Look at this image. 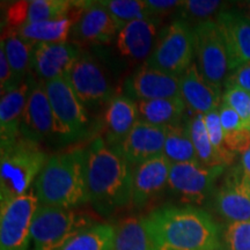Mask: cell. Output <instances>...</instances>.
Segmentation results:
<instances>
[{"label": "cell", "instance_id": "4fadbf2b", "mask_svg": "<svg viewBox=\"0 0 250 250\" xmlns=\"http://www.w3.org/2000/svg\"><path fill=\"white\" fill-rule=\"evenodd\" d=\"M127 96L137 101L180 98V78L144 64L125 83Z\"/></svg>", "mask_w": 250, "mask_h": 250}, {"label": "cell", "instance_id": "7c38bea8", "mask_svg": "<svg viewBox=\"0 0 250 250\" xmlns=\"http://www.w3.org/2000/svg\"><path fill=\"white\" fill-rule=\"evenodd\" d=\"M55 131V118L45 89V81L31 79V86L24 109L21 134L40 143Z\"/></svg>", "mask_w": 250, "mask_h": 250}, {"label": "cell", "instance_id": "5b68a950", "mask_svg": "<svg viewBox=\"0 0 250 250\" xmlns=\"http://www.w3.org/2000/svg\"><path fill=\"white\" fill-rule=\"evenodd\" d=\"M92 225L88 215L72 208L39 204L30 232L34 250H62L72 237Z\"/></svg>", "mask_w": 250, "mask_h": 250}, {"label": "cell", "instance_id": "6da1fadb", "mask_svg": "<svg viewBox=\"0 0 250 250\" xmlns=\"http://www.w3.org/2000/svg\"><path fill=\"white\" fill-rule=\"evenodd\" d=\"M133 167L120 147L98 137L85 148V177L88 202L103 214L132 203Z\"/></svg>", "mask_w": 250, "mask_h": 250}, {"label": "cell", "instance_id": "f546056e", "mask_svg": "<svg viewBox=\"0 0 250 250\" xmlns=\"http://www.w3.org/2000/svg\"><path fill=\"white\" fill-rule=\"evenodd\" d=\"M164 155L171 165L198 161L187 125L167 127Z\"/></svg>", "mask_w": 250, "mask_h": 250}, {"label": "cell", "instance_id": "8fae6325", "mask_svg": "<svg viewBox=\"0 0 250 250\" xmlns=\"http://www.w3.org/2000/svg\"><path fill=\"white\" fill-rule=\"evenodd\" d=\"M66 80L83 105L95 107L112 99L107 73L96 59L85 52H80Z\"/></svg>", "mask_w": 250, "mask_h": 250}, {"label": "cell", "instance_id": "ee69618b", "mask_svg": "<svg viewBox=\"0 0 250 250\" xmlns=\"http://www.w3.org/2000/svg\"><path fill=\"white\" fill-rule=\"evenodd\" d=\"M249 130H250V126H249Z\"/></svg>", "mask_w": 250, "mask_h": 250}, {"label": "cell", "instance_id": "9c48e42d", "mask_svg": "<svg viewBox=\"0 0 250 250\" xmlns=\"http://www.w3.org/2000/svg\"><path fill=\"white\" fill-rule=\"evenodd\" d=\"M45 89L55 118V131L68 140L86 132L88 118L85 105L65 78L45 81Z\"/></svg>", "mask_w": 250, "mask_h": 250}, {"label": "cell", "instance_id": "44dd1931", "mask_svg": "<svg viewBox=\"0 0 250 250\" xmlns=\"http://www.w3.org/2000/svg\"><path fill=\"white\" fill-rule=\"evenodd\" d=\"M158 22V19H143L122 28L116 37V45L121 55L134 61H147L159 39Z\"/></svg>", "mask_w": 250, "mask_h": 250}, {"label": "cell", "instance_id": "7402d4cb", "mask_svg": "<svg viewBox=\"0 0 250 250\" xmlns=\"http://www.w3.org/2000/svg\"><path fill=\"white\" fill-rule=\"evenodd\" d=\"M138 121V104L133 99L127 95L112 96L104 114L105 143L118 147Z\"/></svg>", "mask_w": 250, "mask_h": 250}, {"label": "cell", "instance_id": "1f68e13d", "mask_svg": "<svg viewBox=\"0 0 250 250\" xmlns=\"http://www.w3.org/2000/svg\"><path fill=\"white\" fill-rule=\"evenodd\" d=\"M101 4L122 29L127 23L143 19H155L143 0H103Z\"/></svg>", "mask_w": 250, "mask_h": 250}, {"label": "cell", "instance_id": "83f0119b", "mask_svg": "<svg viewBox=\"0 0 250 250\" xmlns=\"http://www.w3.org/2000/svg\"><path fill=\"white\" fill-rule=\"evenodd\" d=\"M62 250H115V227L94 224L72 237Z\"/></svg>", "mask_w": 250, "mask_h": 250}, {"label": "cell", "instance_id": "e0dca14e", "mask_svg": "<svg viewBox=\"0 0 250 250\" xmlns=\"http://www.w3.org/2000/svg\"><path fill=\"white\" fill-rule=\"evenodd\" d=\"M166 134L167 127L156 126L139 120L118 147L129 164L134 167L164 154Z\"/></svg>", "mask_w": 250, "mask_h": 250}, {"label": "cell", "instance_id": "d590c367", "mask_svg": "<svg viewBox=\"0 0 250 250\" xmlns=\"http://www.w3.org/2000/svg\"><path fill=\"white\" fill-rule=\"evenodd\" d=\"M221 102L235 110L242 118L243 123L250 126V94L240 88H226L221 98Z\"/></svg>", "mask_w": 250, "mask_h": 250}, {"label": "cell", "instance_id": "52a82bcc", "mask_svg": "<svg viewBox=\"0 0 250 250\" xmlns=\"http://www.w3.org/2000/svg\"><path fill=\"white\" fill-rule=\"evenodd\" d=\"M196 64L206 81L221 88L232 72L230 59L220 28L215 20L193 27Z\"/></svg>", "mask_w": 250, "mask_h": 250}, {"label": "cell", "instance_id": "7bdbcfd3", "mask_svg": "<svg viewBox=\"0 0 250 250\" xmlns=\"http://www.w3.org/2000/svg\"><path fill=\"white\" fill-rule=\"evenodd\" d=\"M240 12H241V13L245 15L247 19H249L250 20V1H247L246 4L243 5V9Z\"/></svg>", "mask_w": 250, "mask_h": 250}, {"label": "cell", "instance_id": "ac0fdd59", "mask_svg": "<svg viewBox=\"0 0 250 250\" xmlns=\"http://www.w3.org/2000/svg\"><path fill=\"white\" fill-rule=\"evenodd\" d=\"M171 162L164 154L134 166L132 171V204L144 206L168 186Z\"/></svg>", "mask_w": 250, "mask_h": 250}, {"label": "cell", "instance_id": "cb8c5ba5", "mask_svg": "<svg viewBox=\"0 0 250 250\" xmlns=\"http://www.w3.org/2000/svg\"><path fill=\"white\" fill-rule=\"evenodd\" d=\"M83 7H81V11H83ZM81 11L77 15L70 13L68 17L57 19V20L22 24L18 28L17 31L20 37L33 43L34 45L42 44V43H65L70 33H72V28Z\"/></svg>", "mask_w": 250, "mask_h": 250}, {"label": "cell", "instance_id": "8d00e7d4", "mask_svg": "<svg viewBox=\"0 0 250 250\" xmlns=\"http://www.w3.org/2000/svg\"><path fill=\"white\" fill-rule=\"evenodd\" d=\"M224 144L233 154H245L250 149V130L248 127L224 133Z\"/></svg>", "mask_w": 250, "mask_h": 250}, {"label": "cell", "instance_id": "4dcf8cb0", "mask_svg": "<svg viewBox=\"0 0 250 250\" xmlns=\"http://www.w3.org/2000/svg\"><path fill=\"white\" fill-rule=\"evenodd\" d=\"M73 1L67 0H33L24 1L23 24L57 20L70 15Z\"/></svg>", "mask_w": 250, "mask_h": 250}, {"label": "cell", "instance_id": "60d3db41", "mask_svg": "<svg viewBox=\"0 0 250 250\" xmlns=\"http://www.w3.org/2000/svg\"><path fill=\"white\" fill-rule=\"evenodd\" d=\"M145 1L149 12L155 19L158 15L170 13L174 9L180 8L183 4V1L180 0H145Z\"/></svg>", "mask_w": 250, "mask_h": 250}, {"label": "cell", "instance_id": "d4e9b609", "mask_svg": "<svg viewBox=\"0 0 250 250\" xmlns=\"http://www.w3.org/2000/svg\"><path fill=\"white\" fill-rule=\"evenodd\" d=\"M137 104H138L140 121L161 127L182 125L181 122L187 108L181 96L152 100V101H139L137 102Z\"/></svg>", "mask_w": 250, "mask_h": 250}, {"label": "cell", "instance_id": "277c9868", "mask_svg": "<svg viewBox=\"0 0 250 250\" xmlns=\"http://www.w3.org/2000/svg\"><path fill=\"white\" fill-rule=\"evenodd\" d=\"M46 160L48 159L40 144L22 134L12 142L1 144L0 204L27 193Z\"/></svg>", "mask_w": 250, "mask_h": 250}, {"label": "cell", "instance_id": "ffe728a7", "mask_svg": "<svg viewBox=\"0 0 250 250\" xmlns=\"http://www.w3.org/2000/svg\"><path fill=\"white\" fill-rule=\"evenodd\" d=\"M220 28L228 54L232 71L250 62V20L240 11L225 9L215 17Z\"/></svg>", "mask_w": 250, "mask_h": 250}, {"label": "cell", "instance_id": "7a4b0ae2", "mask_svg": "<svg viewBox=\"0 0 250 250\" xmlns=\"http://www.w3.org/2000/svg\"><path fill=\"white\" fill-rule=\"evenodd\" d=\"M156 250H218L221 230L208 212L193 206H164L145 217Z\"/></svg>", "mask_w": 250, "mask_h": 250}, {"label": "cell", "instance_id": "f1b7e54d", "mask_svg": "<svg viewBox=\"0 0 250 250\" xmlns=\"http://www.w3.org/2000/svg\"><path fill=\"white\" fill-rule=\"evenodd\" d=\"M186 125L188 131H189L190 138L192 140L198 161L202 162L203 165L208 166V167L226 168L220 154L213 147L210 138H208L204 123V116L203 115H193V117L190 118Z\"/></svg>", "mask_w": 250, "mask_h": 250}, {"label": "cell", "instance_id": "d6986e66", "mask_svg": "<svg viewBox=\"0 0 250 250\" xmlns=\"http://www.w3.org/2000/svg\"><path fill=\"white\" fill-rule=\"evenodd\" d=\"M180 93L186 107L193 115H204L220 107V88L204 79L193 62L180 77Z\"/></svg>", "mask_w": 250, "mask_h": 250}, {"label": "cell", "instance_id": "5bb4252c", "mask_svg": "<svg viewBox=\"0 0 250 250\" xmlns=\"http://www.w3.org/2000/svg\"><path fill=\"white\" fill-rule=\"evenodd\" d=\"M121 28L101 1L85 2L72 28L74 39L88 44H107L117 37Z\"/></svg>", "mask_w": 250, "mask_h": 250}, {"label": "cell", "instance_id": "836d02e7", "mask_svg": "<svg viewBox=\"0 0 250 250\" xmlns=\"http://www.w3.org/2000/svg\"><path fill=\"white\" fill-rule=\"evenodd\" d=\"M204 123L208 138H210L213 147L220 154L225 166L227 167V166L232 165L234 159H235V154H233L229 149H227L224 144V132L220 116H219V109L204 115Z\"/></svg>", "mask_w": 250, "mask_h": 250}, {"label": "cell", "instance_id": "603a6c76", "mask_svg": "<svg viewBox=\"0 0 250 250\" xmlns=\"http://www.w3.org/2000/svg\"><path fill=\"white\" fill-rule=\"evenodd\" d=\"M31 86V78H28L18 88L1 95L0 101V138L1 144L17 139L21 134V124L28 95Z\"/></svg>", "mask_w": 250, "mask_h": 250}, {"label": "cell", "instance_id": "f35d334b", "mask_svg": "<svg viewBox=\"0 0 250 250\" xmlns=\"http://www.w3.org/2000/svg\"><path fill=\"white\" fill-rule=\"evenodd\" d=\"M0 87H1V95L19 87L14 80L13 72L9 66L2 43H0Z\"/></svg>", "mask_w": 250, "mask_h": 250}, {"label": "cell", "instance_id": "74e56055", "mask_svg": "<svg viewBox=\"0 0 250 250\" xmlns=\"http://www.w3.org/2000/svg\"><path fill=\"white\" fill-rule=\"evenodd\" d=\"M224 86L225 88H240L250 94V62L230 72Z\"/></svg>", "mask_w": 250, "mask_h": 250}, {"label": "cell", "instance_id": "9a60e30c", "mask_svg": "<svg viewBox=\"0 0 250 250\" xmlns=\"http://www.w3.org/2000/svg\"><path fill=\"white\" fill-rule=\"evenodd\" d=\"M79 55V49L67 42L37 44L34 49L31 70L43 81L66 79Z\"/></svg>", "mask_w": 250, "mask_h": 250}, {"label": "cell", "instance_id": "2e32d148", "mask_svg": "<svg viewBox=\"0 0 250 250\" xmlns=\"http://www.w3.org/2000/svg\"><path fill=\"white\" fill-rule=\"evenodd\" d=\"M215 208L229 223L250 220V182L241 173L240 167L228 174L214 198Z\"/></svg>", "mask_w": 250, "mask_h": 250}, {"label": "cell", "instance_id": "4316f807", "mask_svg": "<svg viewBox=\"0 0 250 250\" xmlns=\"http://www.w3.org/2000/svg\"><path fill=\"white\" fill-rule=\"evenodd\" d=\"M1 43L4 44L6 57L13 72L15 83L20 86L26 80V74L31 70L35 45L20 37L18 31L14 29L6 30L2 35Z\"/></svg>", "mask_w": 250, "mask_h": 250}, {"label": "cell", "instance_id": "ba28073f", "mask_svg": "<svg viewBox=\"0 0 250 250\" xmlns=\"http://www.w3.org/2000/svg\"><path fill=\"white\" fill-rule=\"evenodd\" d=\"M35 191L2 203L0 210V250H28L31 224L39 208Z\"/></svg>", "mask_w": 250, "mask_h": 250}, {"label": "cell", "instance_id": "b9f144b4", "mask_svg": "<svg viewBox=\"0 0 250 250\" xmlns=\"http://www.w3.org/2000/svg\"><path fill=\"white\" fill-rule=\"evenodd\" d=\"M239 167L240 169H241L243 177H245L248 182H250V149L242 155L241 164H240Z\"/></svg>", "mask_w": 250, "mask_h": 250}, {"label": "cell", "instance_id": "30bf717a", "mask_svg": "<svg viewBox=\"0 0 250 250\" xmlns=\"http://www.w3.org/2000/svg\"><path fill=\"white\" fill-rule=\"evenodd\" d=\"M225 167H208L199 161L171 165L168 187L184 202L202 204L210 195Z\"/></svg>", "mask_w": 250, "mask_h": 250}, {"label": "cell", "instance_id": "3957f363", "mask_svg": "<svg viewBox=\"0 0 250 250\" xmlns=\"http://www.w3.org/2000/svg\"><path fill=\"white\" fill-rule=\"evenodd\" d=\"M34 191L42 205L71 208L88 202L85 177V149L51 155L35 180Z\"/></svg>", "mask_w": 250, "mask_h": 250}, {"label": "cell", "instance_id": "484cf974", "mask_svg": "<svg viewBox=\"0 0 250 250\" xmlns=\"http://www.w3.org/2000/svg\"><path fill=\"white\" fill-rule=\"evenodd\" d=\"M115 250H156L145 218L129 217L117 224Z\"/></svg>", "mask_w": 250, "mask_h": 250}, {"label": "cell", "instance_id": "d6a6232c", "mask_svg": "<svg viewBox=\"0 0 250 250\" xmlns=\"http://www.w3.org/2000/svg\"><path fill=\"white\" fill-rule=\"evenodd\" d=\"M179 9L183 21H196V24H198L214 20L220 12L226 9V2L218 0H187Z\"/></svg>", "mask_w": 250, "mask_h": 250}, {"label": "cell", "instance_id": "8992f818", "mask_svg": "<svg viewBox=\"0 0 250 250\" xmlns=\"http://www.w3.org/2000/svg\"><path fill=\"white\" fill-rule=\"evenodd\" d=\"M193 59V28L187 21L176 20L162 31L152 55L145 64L180 78L190 67Z\"/></svg>", "mask_w": 250, "mask_h": 250}, {"label": "cell", "instance_id": "e575fe53", "mask_svg": "<svg viewBox=\"0 0 250 250\" xmlns=\"http://www.w3.org/2000/svg\"><path fill=\"white\" fill-rule=\"evenodd\" d=\"M223 239L228 250H250V220L228 224Z\"/></svg>", "mask_w": 250, "mask_h": 250}, {"label": "cell", "instance_id": "ab89813d", "mask_svg": "<svg viewBox=\"0 0 250 250\" xmlns=\"http://www.w3.org/2000/svg\"><path fill=\"white\" fill-rule=\"evenodd\" d=\"M219 116H220L224 133L247 127L245 123H243L242 118L239 116V114L223 102H221L220 107H219Z\"/></svg>", "mask_w": 250, "mask_h": 250}]
</instances>
